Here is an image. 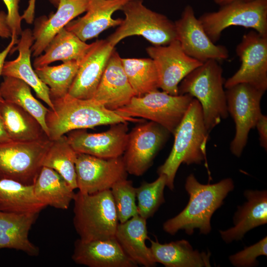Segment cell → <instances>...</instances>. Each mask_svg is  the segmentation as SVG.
Listing matches in <instances>:
<instances>
[{
	"instance_id": "obj_1",
	"label": "cell",
	"mask_w": 267,
	"mask_h": 267,
	"mask_svg": "<svg viewBox=\"0 0 267 267\" xmlns=\"http://www.w3.org/2000/svg\"><path fill=\"white\" fill-rule=\"evenodd\" d=\"M51 101L53 108L48 109L45 116L47 136L50 140L76 130L121 122H144L142 119L121 115L92 98H77L67 94Z\"/></svg>"
},
{
	"instance_id": "obj_2",
	"label": "cell",
	"mask_w": 267,
	"mask_h": 267,
	"mask_svg": "<svg viewBox=\"0 0 267 267\" xmlns=\"http://www.w3.org/2000/svg\"><path fill=\"white\" fill-rule=\"evenodd\" d=\"M234 186L230 178L214 184H203L191 174L187 177L185 184V190L189 195L188 203L180 213L164 223V230L174 235L181 229L191 235L195 229L198 228L200 233H209L211 230L212 215L222 206L223 199L233 190Z\"/></svg>"
},
{
	"instance_id": "obj_3",
	"label": "cell",
	"mask_w": 267,
	"mask_h": 267,
	"mask_svg": "<svg viewBox=\"0 0 267 267\" xmlns=\"http://www.w3.org/2000/svg\"><path fill=\"white\" fill-rule=\"evenodd\" d=\"M204 123L199 102L193 98L174 135L172 150L157 170L167 178L166 186L174 188L176 173L181 164H200L206 158V145L209 135Z\"/></svg>"
},
{
	"instance_id": "obj_4",
	"label": "cell",
	"mask_w": 267,
	"mask_h": 267,
	"mask_svg": "<svg viewBox=\"0 0 267 267\" xmlns=\"http://www.w3.org/2000/svg\"><path fill=\"white\" fill-rule=\"evenodd\" d=\"M222 72L218 61L209 60L187 75L178 85V94H189L199 102L209 133L228 116Z\"/></svg>"
},
{
	"instance_id": "obj_5",
	"label": "cell",
	"mask_w": 267,
	"mask_h": 267,
	"mask_svg": "<svg viewBox=\"0 0 267 267\" xmlns=\"http://www.w3.org/2000/svg\"><path fill=\"white\" fill-rule=\"evenodd\" d=\"M73 224L86 241L114 238L119 222L110 189L92 194L75 193Z\"/></svg>"
},
{
	"instance_id": "obj_6",
	"label": "cell",
	"mask_w": 267,
	"mask_h": 267,
	"mask_svg": "<svg viewBox=\"0 0 267 267\" xmlns=\"http://www.w3.org/2000/svg\"><path fill=\"white\" fill-rule=\"evenodd\" d=\"M121 10L125 18L106 39L113 46L135 35L143 37L154 46L166 45L177 40L175 22L147 8L142 0H130Z\"/></svg>"
},
{
	"instance_id": "obj_7",
	"label": "cell",
	"mask_w": 267,
	"mask_h": 267,
	"mask_svg": "<svg viewBox=\"0 0 267 267\" xmlns=\"http://www.w3.org/2000/svg\"><path fill=\"white\" fill-rule=\"evenodd\" d=\"M193 99L189 94L173 95L157 89L133 97L128 104L115 111L123 116L155 122L174 134Z\"/></svg>"
},
{
	"instance_id": "obj_8",
	"label": "cell",
	"mask_w": 267,
	"mask_h": 267,
	"mask_svg": "<svg viewBox=\"0 0 267 267\" xmlns=\"http://www.w3.org/2000/svg\"><path fill=\"white\" fill-rule=\"evenodd\" d=\"M211 41L216 43L227 27L237 26L253 29L267 36V0H235L206 12L198 18Z\"/></svg>"
},
{
	"instance_id": "obj_9",
	"label": "cell",
	"mask_w": 267,
	"mask_h": 267,
	"mask_svg": "<svg viewBox=\"0 0 267 267\" xmlns=\"http://www.w3.org/2000/svg\"><path fill=\"white\" fill-rule=\"evenodd\" d=\"M52 140L48 137L32 141L0 144V179H8L33 185Z\"/></svg>"
},
{
	"instance_id": "obj_10",
	"label": "cell",
	"mask_w": 267,
	"mask_h": 267,
	"mask_svg": "<svg viewBox=\"0 0 267 267\" xmlns=\"http://www.w3.org/2000/svg\"><path fill=\"white\" fill-rule=\"evenodd\" d=\"M265 92L246 83L236 84L225 90L227 111L236 130L230 150L237 157L246 145L250 130L255 128L262 114L261 101Z\"/></svg>"
},
{
	"instance_id": "obj_11",
	"label": "cell",
	"mask_w": 267,
	"mask_h": 267,
	"mask_svg": "<svg viewBox=\"0 0 267 267\" xmlns=\"http://www.w3.org/2000/svg\"><path fill=\"white\" fill-rule=\"evenodd\" d=\"M171 134L160 125L152 122H141L128 134L126 148L122 155L128 174L143 175L165 145Z\"/></svg>"
},
{
	"instance_id": "obj_12",
	"label": "cell",
	"mask_w": 267,
	"mask_h": 267,
	"mask_svg": "<svg viewBox=\"0 0 267 267\" xmlns=\"http://www.w3.org/2000/svg\"><path fill=\"white\" fill-rule=\"evenodd\" d=\"M236 53L241 62L238 71L226 80L224 88L228 89L246 83L266 92L267 89V36L256 31L245 34L237 45Z\"/></svg>"
},
{
	"instance_id": "obj_13",
	"label": "cell",
	"mask_w": 267,
	"mask_h": 267,
	"mask_svg": "<svg viewBox=\"0 0 267 267\" xmlns=\"http://www.w3.org/2000/svg\"><path fill=\"white\" fill-rule=\"evenodd\" d=\"M75 169L77 188L87 194L110 189L128 174L122 156L104 159L77 153Z\"/></svg>"
},
{
	"instance_id": "obj_14",
	"label": "cell",
	"mask_w": 267,
	"mask_h": 267,
	"mask_svg": "<svg viewBox=\"0 0 267 267\" xmlns=\"http://www.w3.org/2000/svg\"><path fill=\"white\" fill-rule=\"evenodd\" d=\"M146 51L155 62L159 88L171 95H178L181 81L203 63L187 55L177 40L166 45L149 46Z\"/></svg>"
},
{
	"instance_id": "obj_15",
	"label": "cell",
	"mask_w": 267,
	"mask_h": 267,
	"mask_svg": "<svg viewBox=\"0 0 267 267\" xmlns=\"http://www.w3.org/2000/svg\"><path fill=\"white\" fill-rule=\"evenodd\" d=\"M175 24L177 40L187 55L202 63L211 59L219 61L228 57L226 47L215 44L209 38L191 6H185L180 18Z\"/></svg>"
},
{
	"instance_id": "obj_16",
	"label": "cell",
	"mask_w": 267,
	"mask_h": 267,
	"mask_svg": "<svg viewBox=\"0 0 267 267\" xmlns=\"http://www.w3.org/2000/svg\"><path fill=\"white\" fill-rule=\"evenodd\" d=\"M69 142L77 153L110 159L122 156L128 139V122L111 125L106 131L89 133L85 129L68 133Z\"/></svg>"
},
{
	"instance_id": "obj_17",
	"label": "cell",
	"mask_w": 267,
	"mask_h": 267,
	"mask_svg": "<svg viewBox=\"0 0 267 267\" xmlns=\"http://www.w3.org/2000/svg\"><path fill=\"white\" fill-rule=\"evenodd\" d=\"M114 49L115 47L107 40H97L91 43L90 47L80 62L68 94L77 98H92Z\"/></svg>"
},
{
	"instance_id": "obj_18",
	"label": "cell",
	"mask_w": 267,
	"mask_h": 267,
	"mask_svg": "<svg viewBox=\"0 0 267 267\" xmlns=\"http://www.w3.org/2000/svg\"><path fill=\"white\" fill-rule=\"evenodd\" d=\"M121 58L114 49L92 98L113 111L126 105L135 96L124 70Z\"/></svg>"
},
{
	"instance_id": "obj_19",
	"label": "cell",
	"mask_w": 267,
	"mask_h": 267,
	"mask_svg": "<svg viewBox=\"0 0 267 267\" xmlns=\"http://www.w3.org/2000/svg\"><path fill=\"white\" fill-rule=\"evenodd\" d=\"M130 0H89L86 13L70 21L65 28L85 42L97 38L108 28L120 25L122 19L112 15Z\"/></svg>"
},
{
	"instance_id": "obj_20",
	"label": "cell",
	"mask_w": 267,
	"mask_h": 267,
	"mask_svg": "<svg viewBox=\"0 0 267 267\" xmlns=\"http://www.w3.org/2000/svg\"><path fill=\"white\" fill-rule=\"evenodd\" d=\"M72 259L77 264L89 267H136L124 253L115 237L74 243Z\"/></svg>"
},
{
	"instance_id": "obj_21",
	"label": "cell",
	"mask_w": 267,
	"mask_h": 267,
	"mask_svg": "<svg viewBox=\"0 0 267 267\" xmlns=\"http://www.w3.org/2000/svg\"><path fill=\"white\" fill-rule=\"evenodd\" d=\"M16 46H14L10 51L12 54L18 51L19 55L13 60L5 61L1 76L22 80L34 90L37 96L45 102L49 109H53L49 89L39 78L31 65V47L34 42L32 31L29 28L26 29L22 31Z\"/></svg>"
},
{
	"instance_id": "obj_22",
	"label": "cell",
	"mask_w": 267,
	"mask_h": 267,
	"mask_svg": "<svg viewBox=\"0 0 267 267\" xmlns=\"http://www.w3.org/2000/svg\"><path fill=\"white\" fill-rule=\"evenodd\" d=\"M89 0H60L57 11L37 18L32 34L31 49L33 56L42 54L52 38L75 18L87 11Z\"/></svg>"
},
{
	"instance_id": "obj_23",
	"label": "cell",
	"mask_w": 267,
	"mask_h": 267,
	"mask_svg": "<svg viewBox=\"0 0 267 267\" xmlns=\"http://www.w3.org/2000/svg\"><path fill=\"white\" fill-rule=\"evenodd\" d=\"M244 195L247 201L238 207L233 217L234 226L220 231L226 243L241 240L247 231L267 222V190H246Z\"/></svg>"
},
{
	"instance_id": "obj_24",
	"label": "cell",
	"mask_w": 267,
	"mask_h": 267,
	"mask_svg": "<svg viewBox=\"0 0 267 267\" xmlns=\"http://www.w3.org/2000/svg\"><path fill=\"white\" fill-rule=\"evenodd\" d=\"M39 214L0 211V249H15L30 256H38L39 248L30 241L29 233Z\"/></svg>"
},
{
	"instance_id": "obj_25",
	"label": "cell",
	"mask_w": 267,
	"mask_h": 267,
	"mask_svg": "<svg viewBox=\"0 0 267 267\" xmlns=\"http://www.w3.org/2000/svg\"><path fill=\"white\" fill-rule=\"evenodd\" d=\"M146 219L138 215L119 223L115 238L126 255L137 265L155 266L150 247L146 245L147 234Z\"/></svg>"
},
{
	"instance_id": "obj_26",
	"label": "cell",
	"mask_w": 267,
	"mask_h": 267,
	"mask_svg": "<svg viewBox=\"0 0 267 267\" xmlns=\"http://www.w3.org/2000/svg\"><path fill=\"white\" fill-rule=\"evenodd\" d=\"M150 241V248L156 263L162 264L166 267H211V253L194 250L187 240L165 244H161L157 239Z\"/></svg>"
},
{
	"instance_id": "obj_27",
	"label": "cell",
	"mask_w": 267,
	"mask_h": 267,
	"mask_svg": "<svg viewBox=\"0 0 267 267\" xmlns=\"http://www.w3.org/2000/svg\"><path fill=\"white\" fill-rule=\"evenodd\" d=\"M0 116L12 141H32L48 137L39 122L15 104L0 101Z\"/></svg>"
},
{
	"instance_id": "obj_28",
	"label": "cell",
	"mask_w": 267,
	"mask_h": 267,
	"mask_svg": "<svg viewBox=\"0 0 267 267\" xmlns=\"http://www.w3.org/2000/svg\"><path fill=\"white\" fill-rule=\"evenodd\" d=\"M33 187L39 201L46 206L61 210L68 209L75 193L59 173L44 166H43Z\"/></svg>"
},
{
	"instance_id": "obj_29",
	"label": "cell",
	"mask_w": 267,
	"mask_h": 267,
	"mask_svg": "<svg viewBox=\"0 0 267 267\" xmlns=\"http://www.w3.org/2000/svg\"><path fill=\"white\" fill-rule=\"evenodd\" d=\"M91 45L63 28L48 43L44 54L35 58L33 66L36 69L58 60L81 61Z\"/></svg>"
},
{
	"instance_id": "obj_30",
	"label": "cell",
	"mask_w": 267,
	"mask_h": 267,
	"mask_svg": "<svg viewBox=\"0 0 267 267\" xmlns=\"http://www.w3.org/2000/svg\"><path fill=\"white\" fill-rule=\"evenodd\" d=\"M46 206L36 197L33 185L8 179H0V211L14 213L39 214Z\"/></svg>"
},
{
	"instance_id": "obj_31",
	"label": "cell",
	"mask_w": 267,
	"mask_h": 267,
	"mask_svg": "<svg viewBox=\"0 0 267 267\" xmlns=\"http://www.w3.org/2000/svg\"><path fill=\"white\" fill-rule=\"evenodd\" d=\"M0 91L4 100L20 106L33 115L48 135L45 116L48 109L34 97L27 84L16 78L3 77Z\"/></svg>"
},
{
	"instance_id": "obj_32",
	"label": "cell",
	"mask_w": 267,
	"mask_h": 267,
	"mask_svg": "<svg viewBox=\"0 0 267 267\" xmlns=\"http://www.w3.org/2000/svg\"><path fill=\"white\" fill-rule=\"evenodd\" d=\"M51 140L42 165L56 171L74 190L77 188L75 169L77 152L65 135Z\"/></svg>"
},
{
	"instance_id": "obj_33",
	"label": "cell",
	"mask_w": 267,
	"mask_h": 267,
	"mask_svg": "<svg viewBox=\"0 0 267 267\" xmlns=\"http://www.w3.org/2000/svg\"><path fill=\"white\" fill-rule=\"evenodd\" d=\"M122 65L135 96H142L159 88L154 61L150 58H121Z\"/></svg>"
},
{
	"instance_id": "obj_34",
	"label": "cell",
	"mask_w": 267,
	"mask_h": 267,
	"mask_svg": "<svg viewBox=\"0 0 267 267\" xmlns=\"http://www.w3.org/2000/svg\"><path fill=\"white\" fill-rule=\"evenodd\" d=\"M80 62L70 61L57 66L48 65L35 69L39 78L48 87L51 100L63 97L68 94Z\"/></svg>"
},
{
	"instance_id": "obj_35",
	"label": "cell",
	"mask_w": 267,
	"mask_h": 267,
	"mask_svg": "<svg viewBox=\"0 0 267 267\" xmlns=\"http://www.w3.org/2000/svg\"><path fill=\"white\" fill-rule=\"evenodd\" d=\"M166 182V177L164 175H160L154 181H143L135 188L139 216L146 220L152 217L165 202L164 190Z\"/></svg>"
},
{
	"instance_id": "obj_36",
	"label": "cell",
	"mask_w": 267,
	"mask_h": 267,
	"mask_svg": "<svg viewBox=\"0 0 267 267\" xmlns=\"http://www.w3.org/2000/svg\"><path fill=\"white\" fill-rule=\"evenodd\" d=\"M135 188L132 181L126 178L117 182L110 189L119 223L138 215Z\"/></svg>"
},
{
	"instance_id": "obj_37",
	"label": "cell",
	"mask_w": 267,
	"mask_h": 267,
	"mask_svg": "<svg viewBox=\"0 0 267 267\" xmlns=\"http://www.w3.org/2000/svg\"><path fill=\"white\" fill-rule=\"evenodd\" d=\"M267 255V238L266 236L256 244L245 247L243 250L230 256L229 259L231 263L235 267H255L258 265L257 257Z\"/></svg>"
},
{
	"instance_id": "obj_38",
	"label": "cell",
	"mask_w": 267,
	"mask_h": 267,
	"mask_svg": "<svg viewBox=\"0 0 267 267\" xmlns=\"http://www.w3.org/2000/svg\"><path fill=\"white\" fill-rule=\"evenodd\" d=\"M7 10V23L11 31V36L18 37L20 35L21 28V16L19 12L20 0H2Z\"/></svg>"
},
{
	"instance_id": "obj_39",
	"label": "cell",
	"mask_w": 267,
	"mask_h": 267,
	"mask_svg": "<svg viewBox=\"0 0 267 267\" xmlns=\"http://www.w3.org/2000/svg\"><path fill=\"white\" fill-rule=\"evenodd\" d=\"M259 135L260 144L266 151L267 149V115H261L259 118L256 127Z\"/></svg>"
},
{
	"instance_id": "obj_40",
	"label": "cell",
	"mask_w": 267,
	"mask_h": 267,
	"mask_svg": "<svg viewBox=\"0 0 267 267\" xmlns=\"http://www.w3.org/2000/svg\"><path fill=\"white\" fill-rule=\"evenodd\" d=\"M18 41V37L11 36V41L7 46L1 52H0V77L1 76L3 67L5 62V60L7 55L10 53L12 48L17 44ZM0 91V101H3Z\"/></svg>"
},
{
	"instance_id": "obj_41",
	"label": "cell",
	"mask_w": 267,
	"mask_h": 267,
	"mask_svg": "<svg viewBox=\"0 0 267 267\" xmlns=\"http://www.w3.org/2000/svg\"><path fill=\"white\" fill-rule=\"evenodd\" d=\"M7 14L4 11H0V37L8 39L11 37V31L7 25Z\"/></svg>"
},
{
	"instance_id": "obj_42",
	"label": "cell",
	"mask_w": 267,
	"mask_h": 267,
	"mask_svg": "<svg viewBox=\"0 0 267 267\" xmlns=\"http://www.w3.org/2000/svg\"><path fill=\"white\" fill-rule=\"evenodd\" d=\"M36 0H29L27 8L24 11L21 16L22 19H24L28 24H32L34 21Z\"/></svg>"
},
{
	"instance_id": "obj_43",
	"label": "cell",
	"mask_w": 267,
	"mask_h": 267,
	"mask_svg": "<svg viewBox=\"0 0 267 267\" xmlns=\"http://www.w3.org/2000/svg\"><path fill=\"white\" fill-rule=\"evenodd\" d=\"M12 141L10 138L4 127V123L0 116V144Z\"/></svg>"
},
{
	"instance_id": "obj_44",
	"label": "cell",
	"mask_w": 267,
	"mask_h": 267,
	"mask_svg": "<svg viewBox=\"0 0 267 267\" xmlns=\"http://www.w3.org/2000/svg\"><path fill=\"white\" fill-rule=\"evenodd\" d=\"M213 0L215 2V3H216V4L221 6L224 4L230 3L232 1L238 0ZM241 0L249 1V0Z\"/></svg>"
},
{
	"instance_id": "obj_45",
	"label": "cell",
	"mask_w": 267,
	"mask_h": 267,
	"mask_svg": "<svg viewBox=\"0 0 267 267\" xmlns=\"http://www.w3.org/2000/svg\"><path fill=\"white\" fill-rule=\"evenodd\" d=\"M49 2L52 4L54 7H57L60 0H48Z\"/></svg>"
}]
</instances>
